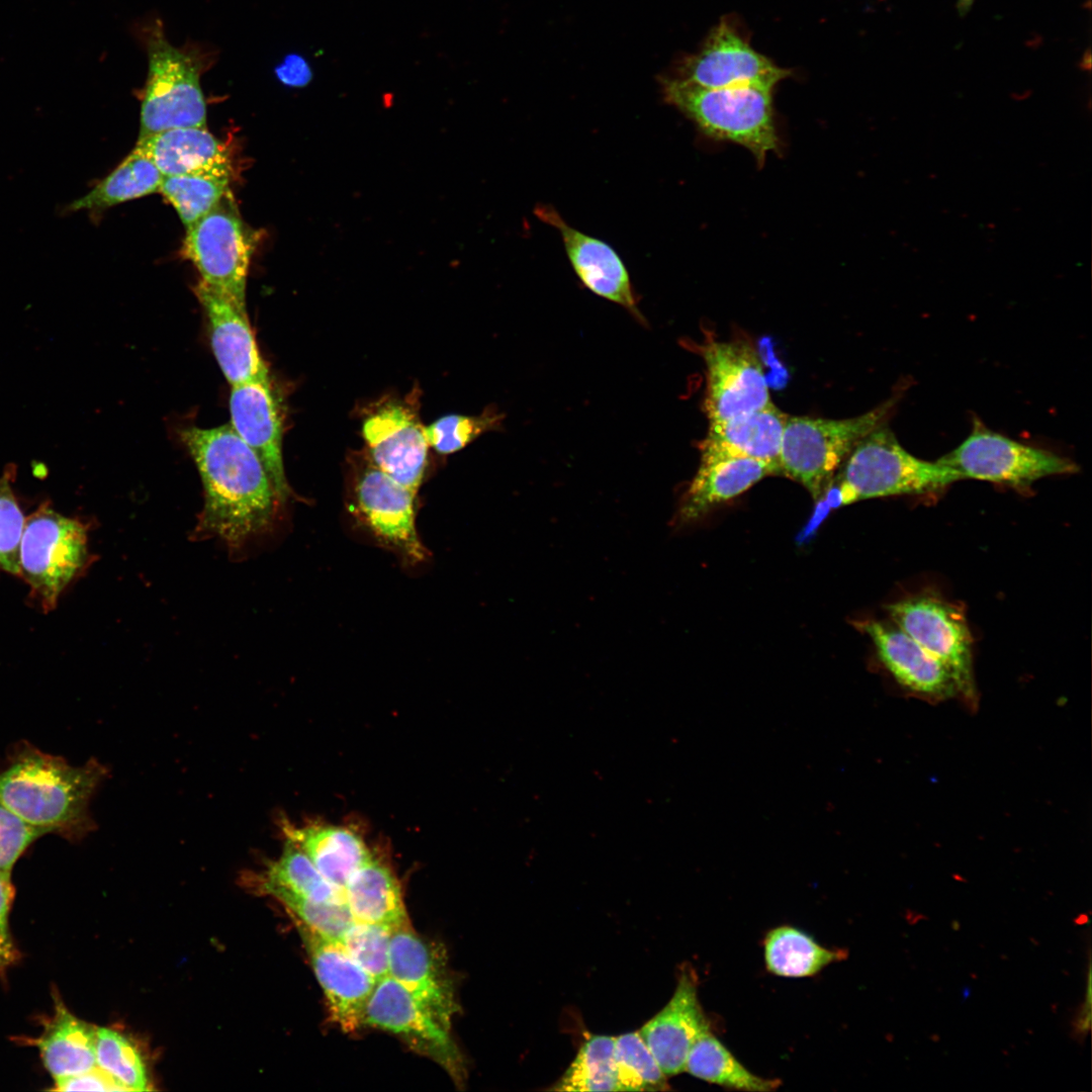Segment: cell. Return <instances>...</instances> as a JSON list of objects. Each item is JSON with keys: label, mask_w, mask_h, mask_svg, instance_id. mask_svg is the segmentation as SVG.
I'll list each match as a JSON object with an SVG mask.
<instances>
[{"label": "cell", "mask_w": 1092, "mask_h": 1092, "mask_svg": "<svg viewBox=\"0 0 1092 1092\" xmlns=\"http://www.w3.org/2000/svg\"><path fill=\"white\" fill-rule=\"evenodd\" d=\"M297 928L324 991L330 1019L342 1031L355 1032L363 1026L364 1010L376 982L340 943L317 935L299 922Z\"/></svg>", "instance_id": "cell-17"}, {"label": "cell", "mask_w": 1092, "mask_h": 1092, "mask_svg": "<svg viewBox=\"0 0 1092 1092\" xmlns=\"http://www.w3.org/2000/svg\"><path fill=\"white\" fill-rule=\"evenodd\" d=\"M87 558L86 527L78 520L44 505L25 521L19 552L20 574L46 612L56 608L61 593L81 571Z\"/></svg>", "instance_id": "cell-8"}, {"label": "cell", "mask_w": 1092, "mask_h": 1092, "mask_svg": "<svg viewBox=\"0 0 1092 1092\" xmlns=\"http://www.w3.org/2000/svg\"><path fill=\"white\" fill-rule=\"evenodd\" d=\"M843 462L836 506L873 497L929 493L961 479L939 462L909 453L884 424L863 437Z\"/></svg>", "instance_id": "cell-4"}, {"label": "cell", "mask_w": 1092, "mask_h": 1092, "mask_svg": "<svg viewBox=\"0 0 1092 1092\" xmlns=\"http://www.w3.org/2000/svg\"><path fill=\"white\" fill-rule=\"evenodd\" d=\"M163 178L155 164L133 149L108 176L73 201L68 210L99 211L159 192Z\"/></svg>", "instance_id": "cell-31"}, {"label": "cell", "mask_w": 1092, "mask_h": 1092, "mask_svg": "<svg viewBox=\"0 0 1092 1092\" xmlns=\"http://www.w3.org/2000/svg\"><path fill=\"white\" fill-rule=\"evenodd\" d=\"M388 975L442 1023L452 1026L459 1006L445 952L440 946L421 937L411 925L393 930Z\"/></svg>", "instance_id": "cell-16"}, {"label": "cell", "mask_w": 1092, "mask_h": 1092, "mask_svg": "<svg viewBox=\"0 0 1092 1092\" xmlns=\"http://www.w3.org/2000/svg\"><path fill=\"white\" fill-rule=\"evenodd\" d=\"M14 897L10 874L0 873V975L14 965L19 957L10 930L9 911Z\"/></svg>", "instance_id": "cell-42"}, {"label": "cell", "mask_w": 1092, "mask_h": 1092, "mask_svg": "<svg viewBox=\"0 0 1092 1092\" xmlns=\"http://www.w3.org/2000/svg\"><path fill=\"white\" fill-rule=\"evenodd\" d=\"M41 835L0 803V873L10 874L19 856Z\"/></svg>", "instance_id": "cell-41"}, {"label": "cell", "mask_w": 1092, "mask_h": 1092, "mask_svg": "<svg viewBox=\"0 0 1092 1092\" xmlns=\"http://www.w3.org/2000/svg\"><path fill=\"white\" fill-rule=\"evenodd\" d=\"M55 1081V1090L58 1091H127L119 1082L98 1066L89 1071Z\"/></svg>", "instance_id": "cell-43"}, {"label": "cell", "mask_w": 1092, "mask_h": 1092, "mask_svg": "<svg viewBox=\"0 0 1092 1092\" xmlns=\"http://www.w3.org/2000/svg\"><path fill=\"white\" fill-rule=\"evenodd\" d=\"M416 495L368 460L356 471L348 498V511L355 522L379 545L413 566L428 558L417 531Z\"/></svg>", "instance_id": "cell-11"}, {"label": "cell", "mask_w": 1092, "mask_h": 1092, "mask_svg": "<svg viewBox=\"0 0 1092 1092\" xmlns=\"http://www.w3.org/2000/svg\"><path fill=\"white\" fill-rule=\"evenodd\" d=\"M788 75L721 21L703 48L680 62L676 78L706 88L755 86L772 91Z\"/></svg>", "instance_id": "cell-14"}, {"label": "cell", "mask_w": 1092, "mask_h": 1092, "mask_svg": "<svg viewBox=\"0 0 1092 1092\" xmlns=\"http://www.w3.org/2000/svg\"><path fill=\"white\" fill-rule=\"evenodd\" d=\"M763 957L767 972L785 978H806L845 960L847 951L827 948L803 930L781 925L765 934Z\"/></svg>", "instance_id": "cell-29"}, {"label": "cell", "mask_w": 1092, "mask_h": 1092, "mask_svg": "<svg viewBox=\"0 0 1092 1092\" xmlns=\"http://www.w3.org/2000/svg\"><path fill=\"white\" fill-rule=\"evenodd\" d=\"M502 415L486 412L478 416L447 415L424 427L429 447L441 454L455 453L481 434L493 430Z\"/></svg>", "instance_id": "cell-39"}, {"label": "cell", "mask_w": 1092, "mask_h": 1092, "mask_svg": "<svg viewBox=\"0 0 1092 1092\" xmlns=\"http://www.w3.org/2000/svg\"><path fill=\"white\" fill-rule=\"evenodd\" d=\"M664 99L707 136L738 144L763 164L780 149L771 90L755 86L706 88L679 78H662Z\"/></svg>", "instance_id": "cell-3"}, {"label": "cell", "mask_w": 1092, "mask_h": 1092, "mask_svg": "<svg viewBox=\"0 0 1092 1092\" xmlns=\"http://www.w3.org/2000/svg\"><path fill=\"white\" fill-rule=\"evenodd\" d=\"M775 474L778 471L774 466L755 459L702 454L700 467L680 505L678 520L685 523L696 521L713 507Z\"/></svg>", "instance_id": "cell-25"}, {"label": "cell", "mask_w": 1092, "mask_h": 1092, "mask_svg": "<svg viewBox=\"0 0 1092 1092\" xmlns=\"http://www.w3.org/2000/svg\"><path fill=\"white\" fill-rule=\"evenodd\" d=\"M614 1063L619 1091L670 1090L667 1076L639 1030L615 1037Z\"/></svg>", "instance_id": "cell-35"}, {"label": "cell", "mask_w": 1092, "mask_h": 1092, "mask_svg": "<svg viewBox=\"0 0 1092 1092\" xmlns=\"http://www.w3.org/2000/svg\"><path fill=\"white\" fill-rule=\"evenodd\" d=\"M936 461L956 471L961 479L985 480L1017 489L1044 477L1078 471L1072 460L1009 439L980 421L974 422L970 435L957 448Z\"/></svg>", "instance_id": "cell-9"}, {"label": "cell", "mask_w": 1092, "mask_h": 1092, "mask_svg": "<svg viewBox=\"0 0 1092 1092\" xmlns=\"http://www.w3.org/2000/svg\"><path fill=\"white\" fill-rule=\"evenodd\" d=\"M534 213L560 233L569 262L586 288L641 318L627 268L609 244L573 229L551 205L538 204Z\"/></svg>", "instance_id": "cell-20"}, {"label": "cell", "mask_w": 1092, "mask_h": 1092, "mask_svg": "<svg viewBox=\"0 0 1092 1092\" xmlns=\"http://www.w3.org/2000/svg\"><path fill=\"white\" fill-rule=\"evenodd\" d=\"M685 1071L708 1083L739 1091L768 1092L782 1084L779 1079L762 1078L751 1073L710 1029L693 1043Z\"/></svg>", "instance_id": "cell-30"}, {"label": "cell", "mask_w": 1092, "mask_h": 1092, "mask_svg": "<svg viewBox=\"0 0 1092 1092\" xmlns=\"http://www.w3.org/2000/svg\"><path fill=\"white\" fill-rule=\"evenodd\" d=\"M163 176L214 175L232 178L226 146L207 127H177L138 139L134 147Z\"/></svg>", "instance_id": "cell-23"}, {"label": "cell", "mask_w": 1092, "mask_h": 1092, "mask_svg": "<svg viewBox=\"0 0 1092 1092\" xmlns=\"http://www.w3.org/2000/svg\"><path fill=\"white\" fill-rule=\"evenodd\" d=\"M710 1029L698 997V978L689 966L681 968L668 1003L639 1030L666 1076L685 1071L695 1040Z\"/></svg>", "instance_id": "cell-21"}, {"label": "cell", "mask_w": 1092, "mask_h": 1092, "mask_svg": "<svg viewBox=\"0 0 1092 1092\" xmlns=\"http://www.w3.org/2000/svg\"><path fill=\"white\" fill-rule=\"evenodd\" d=\"M897 395L874 410L848 419L788 416L779 460L780 475L801 483L818 498L824 485L857 443L884 424Z\"/></svg>", "instance_id": "cell-5"}, {"label": "cell", "mask_w": 1092, "mask_h": 1092, "mask_svg": "<svg viewBox=\"0 0 1092 1092\" xmlns=\"http://www.w3.org/2000/svg\"><path fill=\"white\" fill-rule=\"evenodd\" d=\"M615 1036L592 1035L580 1046L552 1091H619L614 1063Z\"/></svg>", "instance_id": "cell-33"}, {"label": "cell", "mask_w": 1092, "mask_h": 1092, "mask_svg": "<svg viewBox=\"0 0 1092 1092\" xmlns=\"http://www.w3.org/2000/svg\"><path fill=\"white\" fill-rule=\"evenodd\" d=\"M267 894L280 901L294 921L333 942L340 943L354 921L346 904L315 902L283 890H271Z\"/></svg>", "instance_id": "cell-37"}, {"label": "cell", "mask_w": 1092, "mask_h": 1092, "mask_svg": "<svg viewBox=\"0 0 1092 1092\" xmlns=\"http://www.w3.org/2000/svg\"><path fill=\"white\" fill-rule=\"evenodd\" d=\"M706 365L705 413L721 422L762 408L772 401L760 359L743 341H712L702 348Z\"/></svg>", "instance_id": "cell-13"}, {"label": "cell", "mask_w": 1092, "mask_h": 1092, "mask_svg": "<svg viewBox=\"0 0 1092 1092\" xmlns=\"http://www.w3.org/2000/svg\"><path fill=\"white\" fill-rule=\"evenodd\" d=\"M393 929L354 920L345 931L340 944L347 953L377 983L388 976V952Z\"/></svg>", "instance_id": "cell-38"}, {"label": "cell", "mask_w": 1092, "mask_h": 1092, "mask_svg": "<svg viewBox=\"0 0 1092 1092\" xmlns=\"http://www.w3.org/2000/svg\"><path fill=\"white\" fill-rule=\"evenodd\" d=\"M362 1025L396 1034L413 1051L441 1066L455 1084L462 1086L465 1083V1061L451 1036V1027L442 1023L389 975L375 984Z\"/></svg>", "instance_id": "cell-12"}, {"label": "cell", "mask_w": 1092, "mask_h": 1092, "mask_svg": "<svg viewBox=\"0 0 1092 1092\" xmlns=\"http://www.w3.org/2000/svg\"><path fill=\"white\" fill-rule=\"evenodd\" d=\"M285 839L301 848L318 872L343 892L351 876L373 856L362 836L337 825L297 826L282 819Z\"/></svg>", "instance_id": "cell-26"}, {"label": "cell", "mask_w": 1092, "mask_h": 1092, "mask_svg": "<svg viewBox=\"0 0 1092 1092\" xmlns=\"http://www.w3.org/2000/svg\"><path fill=\"white\" fill-rule=\"evenodd\" d=\"M279 79L293 87L306 85L311 79V71L306 62L298 56H290L277 69Z\"/></svg>", "instance_id": "cell-44"}, {"label": "cell", "mask_w": 1092, "mask_h": 1092, "mask_svg": "<svg viewBox=\"0 0 1092 1092\" xmlns=\"http://www.w3.org/2000/svg\"><path fill=\"white\" fill-rule=\"evenodd\" d=\"M230 415V425L259 457L285 502L290 489L282 456V420L269 378L232 386Z\"/></svg>", "instance_id": "cell-18"}, {"label": "cell", "mask_w": 1092, "mask_h": 1092, "mask_svg": "<svg viewBox=\"0 0 1092 1092\" xmlns=\"http://www.w3.org/2000/svg\"><path fill=\"white\" fill-rule=\"evenodd\" d=\"M15 469L0 477V569L20 574L19 552L25 520L11 487Z\"/></svg>", "instance_id": "cell-40"}, {"label": "cell", "mask_w": 1092, "mask_h": 1092, "mask_svg": "<svg viewBox=\"0 0 1092 1092\" xmlns=\"http://www.w3.org/2000/svg\"><path fill=\"white\" fill-rule=\"evenodd\" d=\"M181 438L203 485L195 537L217 538L238 551L273 528L284 502L259 457L230 424L189 427Z\"/></svg>", "instance_id": "cell-1"}, {"label": "cell", "mask_w": 1092, "mask_h": 1092, "mask_svg": "<svg viewBox=\"0 0 1092 1092\" xmlns=\"http://www.w3.org/2000/svg\"><path fill=\"white\" fill-rule=\"evenodd\" d=\"M973 0H959L958 7L962 14L967 12L972 4Z\"/></svg>", "instance_id": "cell-46"}, {"label": "cell", "mask_w": 1092, "mask_h": 1092, "mask_svg": "<svg viewBox=\"0 0 1092 1092\" xmlns=\"http://www.w3.org/2000/svg\"><path fill=\"white\" fill-rule=\"evenodd\" d=\"M257 881L265 893L283 890L315 902L345 904L343 892L326 880L301 848L287 839L280 856L257 875Z\"/></svg>", "instance_id": "cell-32"}, {"label": "cell", "mask_w": 1092, "mask_h": 1092, "mask_svg": "<svg viewBox=\"0 0 1092 1092\" xmlns=\"http://www.w3.org/2000/svg\"><path fill=\"white\" fill-rule=\"evenodd\" d=\"M887 610L896 626L945 667L958 694L976 704L972 636L963 608L923 592L892 603Z\"/></svg>", "instance_id": "cell-10"}, {"label": "cell", "mask_w": 1092, "mask_h": 1092, "mask_svg": "<svg viewBox=\"0 0 1092 1092\" xmlns=\"http://www.w3.org/2000/svg\"><path fill=\"white\" fill-rule=\"evenodd\" d=\"M148 77L138 139L177 127H206V105L195 60L173 47L161 24L147 39Z\"/></svg>", "instance_id": "cell-6"}, {"label": "cell", "mask_w": 1092, "mask_h": 1092, "mask_svg": "<svg viewBox=\"0 0 1092 1092\" xmlns=\"http://www.w3.org/2000/svg\"><path fill=\"white\" fill-rule=\"evenodd\" d=\"M230 177L164 176L159 192L174 207L185 229L200 219L231 191Z\"/></svg>", "instance_id": "cell-34"}, {"label": "cell", "mask_w": 1092, "mask_h": 1092, "mask_svg": "<svg viewBox=\"0 0 1092 1092\" xmlns=\"http://www.w3.org/2000/svg\"><path fill=\"white\" fill-rule=\"evenodd\" d=\"M369 460L401 485L418 492L428 459V442L417 414L400 402H388L363 421Z\"/></svg>", "instance_id": "cell-15"}, {"label": "cell", "mask_w": 1092, "mask_h": 1092, "mask_svg": "<svg viewBox=\"0 0 1092 1092\" xmlns=\"http://www.w3.org/2000/svg\"><path fill=\"white\" fill-rule=\"evenodd\" d=\"M207 318L210 345L232 385L268 377L246 308L200 281L194 288Z\"/></svg>", "instance_id": "cell-19"}, {"label": "cell", "mask_w": 1092, "mask_h": 1092, "mask_svg": "<svg viewBox=\"0 0 1092 1092\" xmlns=\"http://www.w3.org/2000/svg\"><path fill=\"white\" fill-rule=\"evenodd\" d=\"M106 776L98 760L72 766L22 741L0 770V803L42 834L79 841L95 828L89 803Z\"/></svg>", "instance_id": "cell-2"}, {"label": "cell", "mask_w": 1092, "mask_h": 1092, "mask_svg": "<svg viewBox=\"0 0 1092 1092\" xmlns=\"http://www.w3.org/2000/svg\"><path fill=\"white\" fill-rule=\"evenodd\" d=\"M55 1006L37 1045L46 1069L57 1080L97 1066V1028L74 1016L61 1000Z\"/></svg>", "instance_id": "cell-28"}, {"label": "cell", "mask_w": 1092, "mask_h": 1092, "mask_svg": "<svg viewBox=\"0 0 1092 1092\" xmlns=\"http://www.w3.org/2000/svg\"><path fill=\"white\" fill-rule=\"evenodd\" d=\"M256 234L244 222L230 191L208 213L186 228L182 253L204 283L246 308L247 277Z\"/></svg>", "instance_id": "cell-7"}, {"label": "cell", "mask_w": 1092, "mask_h": 1092, "mask_svg": "<svg viewBox=\"0 0 1092 1092\" xmlns=\"http://www.w3.org/2000/svg\"><path fill=\"white\" fill-rule=\"evenodd\" d=\"M878 655L896 680L915 695L930 700L957 696L956 684L945 667L895 624H864Z\"/></svg>", "instance_id": "cell-22"}, {"label": "cell", "mask_w": 1092, "mask_h": 1092, "mask_svg": "<svg viewBox=\"0 0 1092 1092\" xmlns=\"http://www.w3.org/2000/svg\"><path fill=\"white\" fill-rule=\"evenodd\" d=\"M789 415L772 402L726 421L712 422L702 454L736 456L770 464L780 474L783 433Z\"/></svg>", "instance_id": "cell-24"}, {"label": "cell", "mask_w": 1092, "mask_h": 1092, "mask_svg": "<svg viewBox=\"0 0 1092 1092\" xmlns=\"http://www.w3.org/2000/svg\"><path fill=\"white\" fill-rule=\"evenodd\" d=\"M1071 1037L1082 1043L1091 1027V965L1089 964L1085 1000L1077 1008L1072 1021Z\"/></svg>", "instance_id": "cell-45"}, {"label": "cell", "mask_w": 1092, "mask_h": 1092, "mask_svg": "<svg viewBox=\"0 0 1092 1092\" xmlns=\"http://www.w3.org/2000/svg\"><path fill=\"white\" fill-rule=\"evenodd\" d=\"M343 896L356 921L381 924L393 930L411 925L400 885L391 868L379 857L372 856L351 876Z\"/></svg>", "instance_id": "cell-27"}, {"label": "cell", "mask_w": 1092, "mask_h": 1092, "mask_svg": "<svg viewBox=\"0 0 1092 1092\" xmlns=\"http://www.w3.org/2000/svg\"><path fill=\"white\" fill-rule=\"evenodd\" d=\"M96 1065L127 1091L148 1090L147 1069L136 1045L125 1035L97 1028Z\"/></svg>", "instance_id": "cell-36"}]
</instances>
